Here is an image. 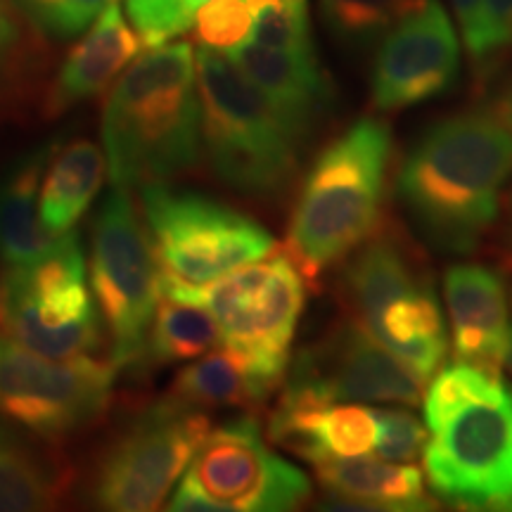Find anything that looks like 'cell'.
I'll list each match as a JSON object with an SVG mask.
<instances>
[{
    "instance_id": "obj_1",
    "label": "cell",
    "mask_w": 512,
    "mask_h": 512,
    "mask_svg": "<svg viewBox=\"0 0 512 512\" xmlns=\"http://www.w3.org/2000/svg\"><path fill=\"white\" fill-rule=\"evenodd\" d=\"M512 178V131L494 112L434 124L403 159L396 190L432 247L472 254L503 211Z\"/></svg>"
},
{
    "instance_id": "obj_4",
    "label": "cell",
    "mask_w": 512,
    "mask_h": 512,
    "mask_svg": "<svg viewBox=\"0 0 512 512\" xmlns=\"http://www.w3.org/2000/svg\"><path fill=\"white\" fill-rule=\"evenodd\" d=\"M392 157L387 121L361 117L325 145L306 171L285 252L311 285L344 264L382 226Z\"/></svg>"
},
{
    "instance_id": "obj_12",
    "label": "cell",
    "mask_w": 512,
    "mask_h": 512,
    "mask_svg": "<svg viewBox=\"0 0 512 512\" xmlns=\"http://www.w3.org/2000/svg\"><path fill=\"white\" fill-rule=\"evenodd\" d=\"M117 373L112 358H48L0 332V418L62 444L105 418Z\"/></svg>"
},
{
    "instance_id": "obj_16",
    "label": "cell",
    "mask_w": 512,
    "mask_h": 512,
    "mask_svg": "<svg viewBox=\"0 0 512 512\" xmlns=\"http://www.w3.org/2000/svg\"><path fill=\"white\" fill-rule=\"evenodd\" d=\"M456 361L501 375L510 344V294L505 278L486 264H453L444 275Z\"/></svg>"
},
{
    "instance_id": "obj_18",
    "label": "cell",
    "mask_w": 512,
    "mask_h": 512,
    "mask_svg": "<svg viewBox=\"0 0 512 512\" xmlns=\"http://www.w3.org/2000/svg\"><path fill=\"white\" fill-rule=\"evenodd\" d=\"M226 55L304 136L320 114L328 110L332 86L320 67L316 50L299 53L242 43Z\"/></svg>"
},
{
    "instance_id": "obj_36",
    "label": "cell",
    "mask_w": 512,
    "mask_h": 512,
    "mask_svg": "<svg viewBox=\"0 0 512 512\" xmlns=\"http://www.w3.org/2000/svg\"><path fill=\"white\" fill-rule=\"evenodd\" d=\"M505 368L512 377V299H510V344H508V354H505Z\"/></svg>"
},
{
    "instance_id": "obj_17",
    "label": "cell",
    "mask_w": 512,
    "mask_h": 512,
    "mask_svg": "<svg viewBox=\"0 0 512 512\" xmlns=\"http://www.w3.org/2000/svg\"><path fill=\"white\" fill-rule=\"evenodd\" d=\"M140 46L143 41L136 29L128 27L124 10L112 0L57 69L43 100L46 119L62 117L72 107L100 95L133 62Z\"/></svg>"
},
{
    "instance_id": "obj_22",
    "label": "cell",
    "mask_w": 512,
    "mask_h": 512,
    "mask_svg": "<svg viewBox=\"0 0 512 512\" xmlns=\"http://www.w3.org/2000/svg\"><path fill=\"white\" fill-rule=\"evenodd\" d=\"M55 143L34 147L10 166L0 181V259L5 268L27 266L55 247L38 219V190Z\"/></svg>"
},
{
    "instance_id": "obj_24",
    "label": "cell",
    "mask_w": 512,
    "mask_h": 512,
    "mask_svg": "<svg viewBox=\"0 0 512 512\" xmlns=\"http://www.w3.org/2000/svg\"><path fill=\"white\" fill-rule=\"evenodd\" d=\"M221 344L219 323L197 290L159 283V302L147 335L143 368L192 361Z\"/></svg>"
},
{
    "instance_id": "obj_29",
    "label": "cell",
    "mask_w": 512,
    "mask_h": 512,
    "mask_svg": "<svg viewBox=\"0 0 512 512\" xmlns=\"http://www.w3.org/2000/svg\"><path fill=\"white\" fill-rule=\"evenodd\" d=\"M252 22V0H209L197 10L192 29H195L202 48L228 53V50L247 43Z\"/></svg>"
},
{
    "instance_id": "obj_35",
    "label": "cell",
    "mask_w": 512,
    "mask_h": 512,
    "mask_svg": "<svg viewBox=\"0 0 512 512\" xmlns=\"http://www.w3.org/2000/svg\"><path fill=\"white\" fill-rule=\"evenodd\" d=\"M503 245L510 252L512 259V190L508 192V200H505V223H503Z\"/></svg>"
},
{
    "instance_id": "obj_10",
    "label": "cell",
    "mask_w": 512,
    "mask_h": 512,
    "mask_svg": "<svg viewBox=\"0 0 512 512\" xmlns=\"http://www.w3.org/2000/svg\"><path fill=\"white\" fill-rule=\"evenodd\" d=\"M299 467L266 444L252 415L209 430L176 484L169 508L176 512H285L311 498Z\"/></svg>"
},
{
    "instance_id": "obj_11",
    "label": "cell",
    "mask_w": 512,
    "mask_h": 512,
    "mask_svg": "<svg viewBox=\"0 0 512 512\" xmlns=\"http://www.w3.org/2000/svg\"><path fill=\"white\" fill-rule=\"evenodd\" d=\"M91 285L112 363L119 370L143 368L159 302V268L143 214L128 188H114L95 214Z\"/></svg>"
},
{
    "instance_id": "obj_3",
    "label": "cell",
    "mask_w": 512,
    "mask_h": 512,
    "mask_svg": "<svg viewBox=\"0 0 512 512\" xmlns=\"http://www.w3.org/2000/svg\"><path fill=\"white\" fill-rule=\"evenodd\" d=\"M430 430L425 475L434 498L463 510H512V387L453 361L422 396Z\"/></svg>"
},
{
    "instance_id": "obj_6",
    "label": "cell",
    "mask_w": 512,
    "mask_h": 512,
    "mask_svg": "<svg viewBox=\"0 0 512 512\" xmlns=\"http://www.w3.org/2000/svg\"><path fill=\"white\" fill-rule=\"evenodd\" d=\"M342 299L382 347L432 380L448 349L444 313L425 256L394 221H382L344 261Z\"/></svg>"
},
{
    "instance_id": "obj_27",
    "label": "cell",
    "mask_w": 512,
    "mask_h": 512,
    "mask_svg": "<svg viewBox=\"0 0 512 512\" xmlns=\"http://www.w3.org/2000/svg\"><path fill=\"white\" fill-rule=\"evenodd\" d=\"M204 3L209 0H126V15L143 46L155 48L192 29Z\"/></svg>"
},
{
    "instance_id": "obj_14",
    "label": "cell",
    "mask_w": 512,
    "mask_h": 512,
    "mask_svg": "<svg viewBox=\"0 0 512 512\" xmlns=\"http://www.w3.org/2000/svg\"><path fill=\"white\" fill-rule=\"evenodd\" d=\"M285 380L309 384L330 401L408 408L420 406L427 384L351 316L299 351Z\"/></svg>"
},
{
    "instance_id": "obj_31",
    "label": "cell",
    "mask_w": 512,
    "mask_h": 512,
    "mask_svg": "<svg viewBox=\"0 0 512 512\" xmlns=\"http://www.w3.org/2000/svg\"><path fill=\"white\" fill-rule=\"evenodd\" d=\"M512 48V0H486L482 31L470 62L479 76H489Z\"/></svg>"
},
{
    "instance_id": "obj_23",
    "label": "cell",
    "mask_w": 512,
    "mask_h": 512,
    "mask_svg": "<svg viewBox=\"0 0 512 512\" xmlns=\"http://www.w3.org/2000/svg\"><path fill=\"white\" fill-rule=\"evenodd\" d=\"M105 150L86 138L55 143L38 190V219L50 235L69 233L105 181Z\"/></svg>"
},
{
    "instance_id": "obj_26",
    "label": "cell",
    "mask_w": 512,
    "mask_h": 512,
    "mask_svg": "<svg viewBox=\"0 0 512 512\" xmlns=\"http://www.w3.org/2000/svg\"><path fill=\"white\" fill-rule=\"evenodd\" d=\"M252 5L254 22L247 43L299 53L316 50L306 0H252Z\"/></svg>"
},
{
    "instance_id": "obj_5",
    "label": "cell",
    "mask_w": 512,
    "mask_h": 512,
    "mask_svg": "<svg viewBox=\"0 0 512 512\" xmlns=\"http://www.w3.org/2000/svg\"><path fill=\"white\" fill-rule=\"evenodd\" d=\"M202 147L221 183L256 200L290 190L306 136L221 50L195 53Z\"/></svg>"
},
{
    "instance_id": "obj_9",
    "label": "cell",
    "mask_w": 512,
    "mask_h": 512,
    "mask_svg": "<svg viewBox=\"0 0 512 512\" xmlns=\"http://www.w3.org/2000/svg\"><path fill=\"white\" fill-rule=\"evenodd\" d=\"M211 430L207 411L164 396L138 411L95 460L88 498L112 512H152L169 501Z\"/></svg>"
},
{
    "instance_id": "obj_20",
    "label": "cell",
    "mask_w": 512,
    "mask_h": 512,
    "mask_svg": "<svg viewBox=\"0 0 512 512\" xmlns=\"http://www.w3.org/2000/svg\"><path fill=\"white\" fill-rule=\"evenodd\" d=\"M285 377V368L271 366L230 344H223L192 358V363L178 370L169 394L200 411L256 408L275 389L283 387Z\"/></svg>"
},
{
    "instance_id": "obj_33",
    "label": "cell",
    "mask_w": 512,
    "mask_h": 512,
    "mask_svg": "<svg viewBox=\"0 0 512 512\" xmlns=\"http://www.w3.org/2000/svg\"><path fill=\"white\" fill-rule=\"evenodd\" d=\"M453 12L458 17L460 36L465 41L467 55H472V50L477 48L479 31H482V19H484V8L486 0H451Z\"/></svg>"
},
{
    "instance_id": "obj_2",
    "label": "cell",
    "mask_w": 512,
    "mask_h": 512,
    "mask_svg": "<svg viewBox=\"0 0 512 512\" xmlns=\"http://www.w3.org/2000/svg\"><path fill=\"white\" fill-rule=\"evenodd\" d=\"M100 133L114 188H145L192 174L204 147L190 43L169 41L140 55L107 95Z\"/></svg>"
},
{
    "instance_id": "obj_19",
    "label": "cell",
    "mask_w": 512,
    "mask_h": 512,
    "mask_svg": "<svg viewBox=\"0 0 512 512\" xmlns=\"http://www.w3.org/2000/svg\"><path fill=\"white\" fill-rule=\"evenodd\" d=\"M72 482L74 467L57 441L0 418V512L53 510Z\"/></svg>"
},
{
    "instance_id": "obj_7",
    "label": "cell",
    "mask_w": 512,
    "mask_h": 512,
    "mask_svg": "<svg viewBox=\"0 0 512 512\" xmlns=\"http://www.w3.org/2000/svg\"><path fill=\"white\" fill-rule=\"evenodd\" d=\"M138 207L162 285L202 290L275 249L271 233L252 216L197 192L145 185Z\"/></svg>"
},
{
    "instance_id": "obj_25",
    "label": "cell",
    "mask_w": 512,
    "mask_h": 512,
    "mask_svg": "<svg viewBox=\"0 0 512 512\" xmlns=\"http://www.w3.org/2000/svg\"><path fill=\"white\" fill-rule=\"evenodd\" d=\"M430 0H320L328 29L344 43H370Z\"/></svg>"
},
{
    "instance_id": "obj_13",
    "label": "cell",
    "mask_w": 512,
    "mask_h": 512,
    "mask_svg": "<svg viewBox=\"0 0 512 512\" xmlns=\"http://www.w3.org/2000/svg\"><path fill=\"white\" fill-rule=\"evenodd\" d=\"M197 294L219 323L223 342L271 366L290 368L306 285L285 249L235 268Z\"/></svg>"
},
{
    "instance_id": "obj_28",
    "label": "cell",
    "mask_w": 512,
    "mask_h": 512,
    "mask_svg": "<svg viewBox=\"0 0 512 512\" xmlns=\"http://www.w3.org/2000/svg\"><path fill=\"white\" fill-rule=\"evenodd\" d=\"M36 31L48 38H74L102 15L112 0H12Z\"/></svg>"
},
{
    "instance_id": "obj_32",
    "label": "cell",
    "mask_w": 512,
    "mask_h": 512,
    "mask_svg": "<svg viewBox=\"0 0 512 512\" xmlns=\"http://www.w3.org/2000/svg\"><path fill=\"white\" fill-rule=\"evenodd\" d=\"M22 60V27L12 0H0V98L10 88Z\"/></svg>"
},
{
    "instance_id": "obj_15",
    "label": "cell",
    "mask_w": 512,
    "mask_h": 512,
    "mask_svg": "<svg viewBox=\"0 0 512 512\" xmlns=\"http://www.w3.org/2000/svg\"><path fill=\"white\" fill-rule=\"evenodd\" d=\"M458 67L460 43L451 17L430 0L382 36L370 72V102L384 114L411 110L444 95Z\"/></svg>"
},
{
    "instance_id": "obj_21",
    "label": "cell",
    "mask_w": 512,
    "mask_h": 512,
    "mask_svg": "<svg viewBox=\"0 0 512 512\" xmlns=\"http://www.w3.org/2000/svg\"><path fill=\"white\" fill-rule=\"evenodd\" d=\"M316 475L335 508L415 512L437 505L427 494L425 475L413 463L368 456L330 458L316 465Z\"/></svg>"
},
{
    "instance_id": "obj_30",
    "label": "cell",
    "mask_w": 512,
    "mask_h": 512,
    "mask_svg": "<svg viewBox=\"0 0 512 512\" xmlns=\"http://www.w3.org/2000/svg\"><path fill=\"white\" fill-rule=\"evenodd\" d=\"M377 422H380L375 444L377 458L392 460V463H415L425 453L430 430L411 411L394 406L382 408L377 411Z\"/></svg>"
},
{
    "instance_id": "obj_8",
    "label": "cell",
    "mask_w": 512,
    "mask_h": 512,
    "mask_svg": "<svg viewBox=\"0 0 512 512\" xmlns=\"http://www.w3.org/2000/svg\"><path fill=\"white\" fill-rule=\"evenodd\" d=\"M0 332L48 358L95 356L105 325L88 292L79 235L69 230L41 259L5 268Z\"/></svg>"
},
{
    "instance_id": "obj_34",
    "label": "cell",
    "mask_w": 512,
    "mask_h": 512,
    "mask_svg": "<svg viewBox=\"0 0 512 512\" xmlns=\"http://www.w3.org/2000/svg\"><path fill=\"white\" fill-rule=\"evenodd\" d=\"M491 112H494V114H496V117H498V119H501V121H503V124H505V126H508V128H510V131H512V86L508 88V91H505V93L501 95V98H498V100H496L494 110H491Z\"/></svg>"
}]
</instances>
